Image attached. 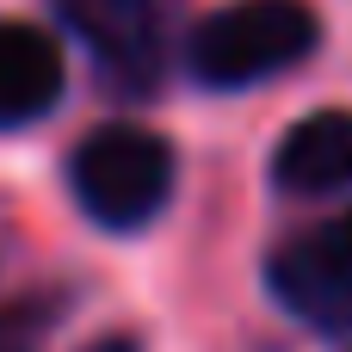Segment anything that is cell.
<instances>
[{
  "mask_svg": "<svg viewBox=\"0 0 352 352\" xmlns=\"http://www.w3.org/2000/svg\"><path fill=\"white\" fill-rule=\"evenodd\" d=\"M266 278L291 316H303L316 328H346L352 322V210L297 235V241H285L272 254Z\"/></svg>",
  "mask_w": 352,
  "mask_h": 352,
  "instance_id": "3957f363",
  "label": "cell"
},
{
  "mask_svg": "<svg viewBox=\"0 0 352 352\" xmlns=\"http://www.w3.org/2000/svg\"><path fill=\"white\" fill-rule=\"evenodd\" d=\"M272 179L297 198L352 186V111H309L272 148Z\"/></svg>",
  "mask_w": 352,
  "mask_h": 352,
  "instance_id": "277c9868",
  "label": "cell"
},
{
  "mask_svg": "<svg viewBox=\"0 0 352 352\" xmlns=\"http://www.w3.org/2000/svg\"><path fill=\"white\" fill-rule=\"evenodd\" d=\"M31 303H37V297H25V303L0 309V352H37V334H43V316H37Z\"/></svg>",
  "mask_w": 352,
  "mask_h": 352,
  "instance_id": "52a82bcc",
  "label": "cell"
},
{
  "mask_svg": "<svg viewBox=\"0 0 352 352\" xmlns=\"http://www.w3.org/2000/svg\"><path fill=\"white\" fill-rule=\"evenodd\" d=\"M87 352H142L136 340H124V334H105V340H93Z\"/></svg>",
  "mask_w": 352,
  "mask_h": 352,
  "instance_id": "ba28073f",
  "label": "cell"
},
{
  "mask_svg": "<svg viewBox=\"0 0 352 352\" xmlns=\"http://www.w3.org/2000/svg\"><path fill=\"white\" fill-rule=\"evenodd\" d=\"M316 50V12L303 0H229L186 37V68L204 87H254L297 68Z\"/></svg>",
  "mask_w": 352,
  "mask_h": 352,
  "instance_id": "6da1fadb",
  "label": "cell"
},
{
  "mask_svg": "<svg viewBox=\"0 0 352 352\" xmlns=\"http://www.w3.org/2000/svg\"><path fill=\"white\" fill-rule=\"evenodd\" d=\"M74 198L105 229H142L173 192V148L142 124H99L68 161Z\"/></svg>",
  "mask_w": 352,
  "mask_h": 352,
  "instance_id": "7a4b0ae2",
  "label": "cell"
},
{
  "mask_svg": "<svg viewBox=\"0 0 352 352\" xmlns=\"http://www.w3.org/2000/svg\"><path fill=\"white\" fill-rule=\"evenodd\" d=\"M62 99V56L37 25L0 19V130L43 118Z\"/></svg>",
  "mask_w": 352,
  "mask_h": 352,
  "instance_id": "5b68a950",
  "label": "cell"
},
{
  "mask_svg": "<svg viewBox=\"0 0 352 352\" xmlns=\"http://www.w3.org/2000/svg\"><path fill=\"white\" fill-rule=\"evenodd\" d=\"M62 12L111 62H148L155 56V6L148 0H62Z\"/></svg>",
  "mask_w": 352,
  "mask_h": 352,
  "instance_id": "8992f818",
  "label": "cell"
}]
</instances>
